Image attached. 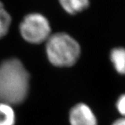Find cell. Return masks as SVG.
Instances as JSON below:
<instances>
[{"mask_svg": "<svg viewBox=\"0 0 125 125\" xmlns=\"http://www.w3.org/2000/svg\"><path fill=\"white\" fill-rule=\"evenodd\" d=\"M29 88V74L17 58H10L0 65V102L16 105L22 103Z\"/></svg>", "mask_w": 125, "mask_h": 125, "instance_id": "obj_1", "label": "cell"}, {"mask_svg": "<svg viewBox=\"0 0 125 125\" xmlns=\"http://www.w3.org/2000/svg\"><path fill=\"white\" fill-rule=\"evenodd\" d=\"M46 42L47 58L55 66L70 67L79 58V44L67 33H56L49 36Z\"/></svg>", "mask_w": 125, "mask_h": 125, "instance_id": "obj_2", "label": "cell"}, {"mask_svg": "<svg viewBox=\"0 0 125 125\" xmlns=\"http://www.w3.org/2000/svg\"><path fill=\"white\" fill-rule=\"evenodd\" d=\"M20 34L24 40L32 44H40L51 36L48 20L42 14L34 13L25 16L20 25Z\"/></svg>", "mask_w": 125, "mask_h": 125, "instance_id": "obj_3", "label": "cell"}, {"mask_svg": "<svg viewBox=\"0 0 125 125\" xmlns=\"http://www.w3.org/2000/svg\"><path fill=\"white\" fill-rule=\"evenodd\" d=\"M71 125H97V121L91 108L85 104H78L70 112Z\"/></svg>", "mask_w": 125, "mask_h": 125, "instance_id": "obj_4", "label": "cell"}, {"mask_svg": "<svg viewBox=\"0 0 125 125\" xmlns=\"http://www.w3.org/2000/svg\"><path fill=\"white\" fill-rule=\"evenodd\" d=\"M59 2L67 13L74 15L87 9L89 6L90 0H59Z\"/></svg>", "mask_w": 125, "mask_h": 125, "instance_id": "obj_5", "label": "cell"}, {"mask_svg": "<svg viewBox=\"0 0 125 125\" xmlns=\"http://www.w3.org/2000/svg\"><path fill=\"white\" fill-rule=\"evenodd\" d=\"M111 60L117 72L125 74V48L117 47L113 49Z\"/></svg>", "mask_w": 125, "mask_h": 125, "instance_id": "obj_6", "label": "cell"}, {"mask_svg": "<svg viewBox=\"0 0 125 125\" xmlns=\"http://www.w3.org/2000/svg\"><path fill=\"white\" fill-rule=\"evenodd\" d=\"M15 114L12 106L0 102V125H15Z\"/></svg>", "mask_w": 125, "mask_h": 125, "instance_id": "obj_7", "label": "cell"}, {"mask_svg": "<svg viewBox=\"0 0 125 125\" xmlns=\"http://www.w3.org/2000/svg\"><path fill=\"white\" fill-rule=\"evenodd\" d=\"M11 24V17L0 1V38L8 33Z\"/></svg>", "mask_w": 125, "mask_h": 125, "instance_id": "obj_8", "label": "cell"}, {"mask_svg": "<svg viewBox=\"0 0 125 125\" xmlns=\"http://www.w3.org/2000/svg\"><path fill=\"white\" fill-rule=\"evenodd\" d=\"M117 108L122 115L125 116V94L118 99L117 102Z\"/></svg>", "mask_w": 125, "mask_h": 125, "instance_id": "obj_9", "label": "cell"}, {"mask_svg": "<svg viewBox=\"0 0 125 125\" xmlns=\"http://www.w3.org/2000/svg\"><path fill=\"white\" fill-rule=\"evenodd\" d=\"M112 125H125V117L119 119L115 122H114V123Z\"/></svg>", "mask_w": 125, "mask_h": 125, "instance_id": "obj_10", "label": "cell"}]
</instances>
